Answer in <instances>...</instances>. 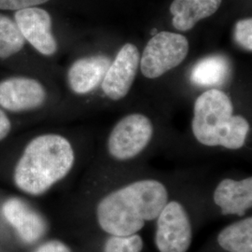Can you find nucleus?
<instances>
[{"label":"nucleus","instance_id":"f257e3e1","mask_svg":"<svg viewBox=\"0 0 252 252\" xmlns=\"http://www.w3.org/2000/svg\"><path fill=\"white\" fill-rule=\"evenodd\" d=\"M167 202L168 192L162 182L137 180L102 198L96 207V220L109 235H132L147 221L156 220Z\"/></svg>","mask_w":252,"mask_h":252},{"label":"nucleus","instance_id":"f03ea898","mask_svg":"<svg viewBox=\"0 0 252 252\" xmlns=\"http://www.w3.org/2000/svg\"><path fill=\"white\" fill-rule=\"evenodd\" d=\"M74 162V150L64 136L38 135L26 147L15 166L13 180L23 191L39 195L63 180Z\"/></svg>","mask_w":252,"mask_h":252},{"label":"nucleus","instance_id":"7ed1b4c3","mask_svg":"<svg viewBox=\"0 0 252 252\" xmlns=\"http://www.w3.org/2000/svg\"><path fill=\"white\" fill-rule=\"evenodd\" d=\"M250 129L247 119L234 115L233 102L223 91L209 89L194 101L191 130L200 144L239 150L246 143Z\"/></svg>","mask_w":252,"mask_h":252},{"label":"nucleus","instance_id":"20e7f679","mask_svg":"<svg viewBox=\"0 0 252 252\" xmlns=\"http://www.w3.org/2000/svg\"><path fill=\"white\" fill-rule=\"evenodd\" d=\"M189 49L186 36L169 31L158 32L148 41L140 55V71L147 79H158L183 63Z\"/></svg>","mask_w":252,"mask_h":252},{"label":"nucleus","instance_id":"39448f33","mask_svg":"<svg viewBox=\"0 0 252 252\" xmlns=\"http://www.w3.org/2000/svg\"><path fill=\"white\" fill-rule=\"evenodd\" d=\"M153 136L150 118L141 113L128 114L118 122L108 135V153L118 161L131 160L144 151Z\"/></svg>","mask_w":252,"mask_h":252},{"label":"nucleus","instance_id":"423d86ee","mask_svg":"<svg viewBox=\"0 0 252 252\" xmlns=\"http://www.w3.org/2000/svg\"><path fill=\"white\" fill-rule=\"evenodd\" d=\"M155 246L159 252H187L192 229L187 210L178 201H170L156 218Z\"/></svg>","mask_w":252,"mask_h":252},{"label":"nucleus","instance_id":"0eeeda50","mask_svg":"<svg viewBox=\"0 0 252 252\" xmlns=\"http://www.w3.org/2000/svg\"><path fill=\"white\" fill-rule=\"evenodd\" d=\"M139 63L138 48L133 43H126L109 64L101 83L105 95L113 101L124 99L134 84Z\"/></svg>","mask_w":252,"mask_h":252},{"label":"nucleus","instance_id":"6e6552de","mask_svg":"<svg viewBox=\"0 0 252 252\" xmlns=\"http://www.w3.org/2000/svg\"><path fill=\"white\" fill-rule=\"evenodd\" d=\"M14 22L22 36L37 53L53 56L58 50L53 34V21L50 13L37 7L17 10Z\"/></svg>","mask_w":252,"mask_h":252},{"label":"nucleus","instance_id":"1a4fd4ad","mask_svg":"<svg viewBox=\"0 0 252 252\" xmlns=\"http://www.w3.org/2000/svg\"><path fill=\"white\" fill-rule=\"evenodd\" d=\"M46 99L44 86L33 78L11 77L0 81V107L10 112L36 109Z\"/></svg>","mask_w":252,"mask_h":252},{"label":"nucleus","instance_id":"9d476101","mask_svg":"<svg viewBox=\"0 0 252 252\" xmlns=\"http://www.w3.org/2000/svg\"><path fill=\"white\" fill-rule=\"evenodd\" d=\"M111 63L106 55H94L77 59L67 71V83L74 94H88L101 85Z\"/></svg>","mask_w":252,"mask_h":252},{"label":"nucleus","instance_id":"9b49d317","mask_svg":"<svg viewBox=\"0 0 252 252\" xmlns=\"http://www.w3.org/2000/svg\"><path fill=\"white\" fill-rule=\"evenodd\" d=\"M2 213L26 243H34L45 234L44 219L21 199L7 200L2 207Z\"/></svg>","mask_w":252,"mask_h":252},{"label":"nucleus","instance_id":"f8f14e48","mask_svg":"<svg viewBox=\"0 0 252 252\" xmlns=\"http://www.w3.org/2000/svg\"><path fill=\"white\" fill-rule=\"evenodd\" d=\"M213 200L222 215L244 216L252 207V178L224 179L214 190Z\"/></svg>","mask_w":252,"mask_h":252},{"label":"nucleus","instance_id":"ddd939ff","mask_svg":"<svg viewBox=\"0 0 252 252\" xmlns=\"http://www.w3.org/2000/svg\"><path fill=\"white\" fill-rule=\"evenodd\" d=\"M222 0H174L170 5L172 25L180 32H187L201 20L215 14Z\"/></svg>","mask_w":252,"mask_h":252},{"label":"nucleus","instance_id":"4468645a","mask_svg":"<svg viewBox=\"0 0 252 252\" xmlns=\"http://www.w3.org/2000/svg\"><path fill=\"white\" fill-rule=\"evenodd\" d=\"M227 252H252V218L248 217L223 228L217 237Z\"/></svg>","mask_w":252,"mask_h":252},{"label":"nucleus","instance_id":"2eb2a0df","mask_svg":"<svg viewBox=\"0 0 252 252\" xmlns=\"http://www.w3.org/2000/svg\"><path fill=\"white\" fill-rule=\"evenodd\" d=\"M26 40L13 20L0 13V59H7L20 53Z\"/></svg>","mask_w":252,"mask_h":252},{"label":"nucleus","instance_id":"dca6fc26","mask_svg":"<svg viewBox=\"0 0 252 252\" xmlns=\"http://www.w3.org/2000/svg\"><path fill=\"white\" fill-rule=\"evenodd\" d=\"M225 73V63L218 57H210L195 65L191 73V80L204 85L216 84L223 80Z\"/></svg>","mask_w":252,"mask_h":252},{"label":"nucleus","instance_id":"f3484780","mask_svg":"<svg viewBox=\"0 0 252 252\" xmlns=\"http://www.w3.org/2000/svg\"><path fill=\"white\" fill-rule=\"evenodd\" d=\"M144 242L139 234L127 236L110 235L104 246L103 252H141Z\"/></svg>","mask_w":252,"mask_h":252},{"label":"nucleus","instance_id":"a211bd4d","mask_svg":"<svg viewBox=\"0 0 252 252\" xmlns=\"http://www.w3.org/2000/svg\"><path fill=\"white\" fill-rule=\"evenodd\" d=\"M234 40L244 50L252 52V19L239 20L234 30Z\"/></svg>","mask_w":252,"mask_h":252},{"label":"nucleus","instance_id":"6ab92c4d","mask_svg":"<svg viewBox=\"0 0 252 252\" xmlns=\"http://www.w3.org/2000/svg\"><path fill=\"white\" fill-rule=\"evenodd\" d=\"M50 0H0V9L2 10H20L36 7Z\"/></svg>","mask_w":252,"mask_h":252},{"label":"nucleus","instance_id":"aec40b11","mask_svg":"<svg viewBox=\"0 0 252 252\" xmlns=\"http://www.w3.org/2000/svg\"><path fill=\"white\" fill-rule=\"evenodd\" d=\"M35 252H72L65 244L58 240H51L42 244Z\"/></svg>","mask_w":252,"mask_h":252},{"label":"nucleus","instance_id":"412c9836","mask_svg":"<svg viewBox=\"0 0 252 252\" xmlns=\"http://www.w3.org/2000/svg\"><path fill=\"white\" fill-rule=\"evenodd\" d=\"M11 123L6 113L0 108V141L6 138L10 132Z\"/></svg>","mask_w":252,"mask_h":252}]
</instances>
